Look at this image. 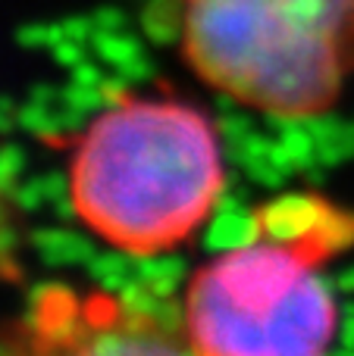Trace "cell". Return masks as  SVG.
<instances>
[{
	"instance_id": "19",
	"label": "cell",
	"mask_w": 354,
	"mask_h": 356,
	"mask_svg": "<svg viewBox=\"0 0 354 356\" xmlns=\"http://www.w3.org/2000/svg\"><path fill=\"white\" fill-rule=\"evenodd\" d=\"M56 116H60V125L66 135H79V131H85L88 125V116L91 113L82 110V106H72V104H56Z\"/></svg>"
},
{
	"instance_id": "21",
	"label": "cell",
	"mask_w": 354,
	"mask_h": 356,
	"mask_svg": "<svg viewBox=\"0 0 354 356\" xmlns=\"http://www.w3.org/2000/svg\"><path fill=\"white\" fill-rule=\"evenodd\" d=\"M129 88H132V81L125 79L123 72L104 75V81H100V94H104L107 106H113V104H123V100H129Z\"/></svg>"
},
{
	"instance_id": "27",
	"label": "cell",
	"mask_w": 354,
	"mask_h": 356,
	"mask_svg": "<svg viewBox=\"0 0 354 356\" xmlns=\"http://www.w3.org/2000/svg\"><path fill=\"white\" fill-rule=\"evenodd\" d=\"M50 213H54L60 222H72L75 216H82V213H79V203H75L72 194H66V197H60V200L50 203Z\"/></svg>"
},
{
	"instance_id": "4",
	"label": "cell",
	"mask_w": 354,
	"mask_h": 356,
	"mask_svg": "<svg viewBox=\"0 0 354 356\" xmlns=\"http://www.w3.org/2000/svg\"><path fill=\"white\" fill-rule=\"evenodd\" d=\"M263 238L261 216L251 213L248 207L236 209H213L207 219L204 232H201V247L210 257H223V253L242 250V247L254 244Z\"/></svg>"
},
{
	"instance_id": "7",
	"label": "cell",
	"mask_w": 354,
	"mask_h": 356,
	"mask_svg": "<svg viewBox=\"0 0 354 356\" xmlns=\"http://www.w3.org/2000/svg\"><path fill=\"white\" fill-rule=\"evenodd\" d=\"M135 275L148 282L157 297H176L182 282L188 278V263L185 257H176V253H167V257H157V250L135 253Z\"/></svg>"
},
{
	"instance_id": "16",
	"label": "cell",
	"mask_w": 354,
	"mask_h": 356,
	"mask_svg": "<svg viewBox=\"0 0 354 356\" xmlns=\"http://www.w3.org/2000/svg\"><path fill=\"white\" fill-rule=\"evenodd\" d=\"M217 131L223 141H242V138H248L251 131H254V119L248 116V113H220L217 119Z\"/></svg>"
},
{
	"instance_id": "10",
	"label": "cell",
	"mask_w": 354,
	"mask_h": 356,
	"mask_svg": "<svg viewBox=\"0 0 354 356\" xmlns=\"http://www.w3.org/2000/svg\"><path fill=\"white\" fill-rule=\"evenodd\" d=\"M163 297H157L154 291H151V284L135 275L116 294V309H119V316H123V322H151V325H154V313H157V303Z\"/></svg>"
},
{
	"instance_id": "1",
	"label": "cell",
	"mask_w": 354,
	"mask_h": 356,
	"mask_svg": "<svg viewBox=\"0 0 354 356\" xmlns=\"http://www.w3.org/2000/svg\"><path fill=\"white\" fill-rule=\"evenodd\" d=\"M223 144L204 113L176 100L104 106L82 131L72 197L94 232L154 253L210 219L226 188Z\"/></svg>"
},
{
	"instance_id": "30",
	"label": "cell",
	"mask_w": 354,
	"mask_h": 356,
	"mask_svg": "<svg viewBox=\"0 0 354 356\" xmlns=\"http://www.w3.org/2000/svg\"><path fill=\"white\" fill-rule=\"evenodd\" d=\"M238 100H242L238 94H232V91H226V88H220V94L213 97V110H217V113H232Z\"/></svg>"
},
{
	"instance_id": "3",
	"label": "cell",
	"mask_w": 354,
	"mask_h": 356,
	"mask_svg": "<svg viewBox=\"0 0 354 356\" xmlns=\"http://www.w3.org/2000/svg\"><path fill=\"white\" fill-rule=\"evenodd\" d=\"M82 350L98 353V356H151V353H185L192 344H179V338L163 334L151 322H123V328H107L98 332L82 344Z\"/></svg>"
},
{
	"instance_id": "17",
	"label": "cell",
	"mask_w": 354,
	"mask_h": 356,
	"mask_svg": "<svg viewBox=\"0 0 354 356\" xmlns=\"http://www.w3.org/2000/svg\"><path fill=\"white\" fill-rule=\"evenodd\" d=\"M245 172H248L251 181L261 184V188H282V181H286V172H282V169H276L273 163H270V156L251 160L248 166H245Z\"/></svg>"
},
{
	"instance_id": "28",
	"label": "cell",
	"mask_w": 354,
	"mask_h": 356,
	"mask_svg": "<svg viewBox=\"0 0 354 356\" xmlns=\"http://www.w3.org/2000/svg\"><path fill=\"white\" fill-rule=\"evenodd\" d=\"M29 100L44 104V106H56V104H60V91H56V88H50V85H44V81H38V85H31Z\"/></svg>"
},
{
	"instance_id": "5",
	"label": "cell",
	"mask_w": 354,
	"mask_h": 356,
	"mask_svg": "<svg viewBox=\"0 0 354 356\" xmlns=\"http://www.w3.org/2000/svg\"><path fill=\"white\" fill-rule=\"evenodd\" d=\"M31 247H35L38 259L50 269H63V266H88L98 253L91 238L69 228H35L31 232Z\"/></svg>"
},
{
	"instance_id": "23",
	"label": "cell",
	"mask_w": 354,
	"mask_h": 356,
	"mask_svg": "<svg viewBox=\"0 0 354 356\" xmlns=\"http://www.w3.org/2000/svg\"><path fill=\"white\" fill-rule=\"evenodd\" d=\"M63 25H66V35L79 44H91V38L98 35V22H94V16H66Z\"/></svg>"
},
{
	"instance_id": "26",
	"label": "cell",
	"mask_w": 354,
	"mask_h": 356,
	"mask_svg": "<svg viewBox=\"0 0 354 356\" xmlns=\"http://www.w3.org/2000/svg\"><path fill=\"white\" fill-rule=\"evenodd\" d=\"M72 81L75 85H85V88H100L104 69H100V63H94V60H82L79 66L72 69Z\"/></svg>"
},
{
	"instance_id": "32",
	"label": "cell",
	"mask_w": 354,
	"mask_h": 356,
	"mask_svg": "<svg viewBox=\"0 0 354 356\" xmlns=\"http://www.w3.org/2000/svg\"><path fill=\"white\" fill-rule=\"evenodd\" d=\"M16 113H6V110H0V135H10L13 129H16Z\"/></svg>"
},
{
	"instance_id": "29",
	"label": "cell",
	"mask_w": 354,
	"mask_h": 356,
	"mask_svg": "<svg viewBox=\"0 0 354 356\" xmlns=\"http://www.w3.org/2000/svg\"><path fill=\"white\" fill-rule=\"evenodd\" d=\"M16 244H19V234L13 232L10 225H3V222H0V266L10 263V253L16 250Z\"/></svg>"
},
{
	"instance_id": "15",
	"label": "cell",
	"mask_w": 354,
	"mask_h": 356,
	"mask_svg": "<svg viewBox=\"0 0 354 356\" xmlns=\"http://www.w3.org/2000/svg\"><path fill=\"white\" fill-rule=\"evenodd\" d=\"M6 197H10V203H13V207H19L22 213H38V209L47 203L41 184H38V178H29V181L13 184V188L6 191Z\"/></svg>"
},
{
	"instance_id": "11",
	"label": "cell",
	"mask_w": 354,
	"mask_h": 356,
	"mask_svg": "<svg viewBox=\"0 0 354 356\" xmlns=\"http://www.w3.org/2000/svg\"><path fill=\"white\" fill-rule=\"evenodd\" d=\"M16 122L22 131L35 138H44V141H54V138L66 135L60 125V116H56V106H44V104H35V100H25L16 113Z\"/></svg>"
},
{
	"instance_id": "20",
	"label": "cell",
	"mask_w": 354,
	"mask_h": 356,
	"mask_svg": "<svg viewBox=\"0 0 354 356\" xmlns=\"http://www.w3.org/2000/svg\"><path fill=\"white\" fill-rule=\"evenodd\" d=\"M116 72H123L125 79L132 81V85H144V81H154L157 66H154V60H151L148 54H141V56H135V60H132V63H125V66H119Z\"/></svg>"
},
{
	"instance_id": "24",
	"label": "cell",
	"mask_w": 354,
	"mask_h": 356,
	"mask_svg": "<svg viewBox=\"0 0 354 356\" xmlns=\"http://www.w3.org/2000/svg\"><path fill=\"white\" fill-rule=\"evenodd\" d=\"M94 22H98V31H123L125 29V13L119 10V6H98V10L91 13Z\"/></svg>"
},
{
	"instance_id": "14",
	"label": "cell",
	"mask_w": 354,
	"mask_h": 356,
	"mask_svg": "<svg viewBox=\"0 0 354 356\" xmlns=\"http://www.w3.org/2000/svg\"><path fill=\"white\" fill-rule=\"evenodd\" d=\"M60 104H72L88 113H100L107 106V100H104V94H100V88H85V85L69 81L66 88H60Z\"/></svg>"
},
{
	"instance_id": "31",
	"label": "cell",
	"mask_w": 354,
	"mask_h": 356,
	"mask_svg": "<svg viewBox=\"0 0 354 356\" xmlns=\"http://www.w3.org/2000/svg\"><path fill=\"white\" fill-rule=\"evenodd\" d=\"M66 25H63V19H60V22H50L47 25V47H56V44H60V41H66Z\"/></svg>"
},
{
	"instance_id": "6",
	"label": "cell",
	"mask_w": 354,
	"mask_h": 356,
	"mask_svg": "<svg viewBox=\"0 0 354 356\" xmlns=\"http://www.w3.org/2000/svg\"><path fill=\"white\" fill-rule=\"evenodd\" d=\"M185 10L188 0H148L141 6V31L151 44H176L185 38Z\"/></svg>"
},
{
	"instance_id": "12",
	"label": "cell",
	"mask_w": 354,
	"mask_h": 356,
	"mask_svg": "<svg viewBox=\"0 0 354 356\" xmlns=\"http://www.w3.org/2000/svg\"><path fill=\"white\" fill-rule=\"evenodd\" d=\"M154 325L160 328L163 334H169V338L188 334V307L185 303H179L176 297H163V300L157 303Z\"/></svg>"
},
{
	"instance_id": "8",
	"label": "cell",
	"mask_w": 354,
	"mask_h": 356,
	"mask_svg": "<svg viewBox=\"0 0 354 356\" xmlns=\"http://www.w3.org/2000/svg\"><path fill=\"white\" fill-rule=\"evenodd\" d=\"M85 269L107 294H119V291L135 278V253L125 250V247H119V250H104V253L98 250Z\"/></svg>"
},
{
	"instance_id": "22",
	"label": "cell",
	"mask_w": 354,
	"mask_h": 356,
	"mask_svg": "<svg viewBox=\"0 0 354 356\" xmlns=\"http://www.w3.org/2000/svg\"><path fill=\"white\" fill-rule=\"evenodd\" d=\"M50 54H54L56 66L75 69L82 60H85V44H79V41H72V38H66V41H60L56 47H50Z\"/></svg>"
},
{
	"instance_id": "13",
	"label": "cell",
	"mask_w": 354,
	"mask_h": 356,
	"mask_svg": "<svg viewBox=\"0 0 354 356\" xmlns=\"http://www.w3.org/2000/svg\"><path fill=\"white\" fill-rule=\"evenodd\" d=\"M22 169H25V150L19 144H3L0 147V194H6L19 181Z\"/></svg>"
},
{
	"instance_id": "9",
	"label": "cell",
	"mask_w": 354,
	"mask_h": 356,
	"mask_svg": "<svg viewBox=\"0 0 354 356\" xmlns=\"http://www.w3.org/2000/svg\"><path fill=\"white\" fill-rule=\"evenodd\" d=\"M91 47H94V56L113 69L125 66V63H132L135 56L144 54V41L129 35V31H98L91 38Z\"/></svg>"
},
{
	"instance_id": "33",
	"label": "cell",
	"mask_w": 354,
	"mask_h": 356,
	"mask_svg": "<svg viewBox=\"0 0 354 356\" xmlns=\"http://www.w3.org/2000/svg\"><path fill=\"white\" fill-rule=\"evenodd\" d=\"M339 288H342V291H354V269L342 272V278H339Z\"/></svg>"
},
{
	"instance_id": "35",
	"label": "cell",
	"mask_w": 354,
	"mask_h": 356,
	"mask_svg": "<svg viewBox=\"0 0 354 356\" xmlns=\"http://www.w3.org/2000/svg\"><path fill=\"white\" fill-rule=\"evenodd\" d=\"M0 222H3V207H0Z\"/></svg>"
},
{
	"instance_id": "34",
	"label": "cell",
	"mask_w": 354,
	"mask_h": 356,
	"mask_svg": "<svg viewBox=\"0 0 354 356\" xmlns=\"http://www.w3.org/2000/svg\"><path fill=\"white\" fill-rule=\"evenodd\" d=\"M6 350H10V347H6V344H0V353H6Z\"/></svg>"
},
{
	"instance_id": "18",
	"label": "cell",
	"mask_w": 354,
	"mask_h": 356,
	"mask_svg": "<svg viewBox=\"0 0 354 356\" xmlns=\"http://www.w3.org/2000/svg\"><path fill=\"white\" fill-rule=\"evenodd\" d=\"M38 184H41V191H44V197H47V203H54V200H60V197L72 194V175L60 172V169H50V172L38 175Z\"/></svg>"
},
{
	"instance_id": "25",
	"label": "cell",
	"mask_w": 354,
	"mask_h": 356,
	"mask_svg": "<svg viewBox=\"0 0 354 356\" xmlns=\"http://www.w3.org/2000/svg\"><path fill=\"white\" fill-rule=\"evenodd\" d=\"M16 44L22 47H47V25L44 22H25L16 29Z\"/></svg>"
},
{
	"instance_id": "2",
	"label": "cell",
	"mask_w": 354,
	"mask_h": 356,
	"mask_svg": "<svg viewBox=\"0 0 354 356\" xmlns=\"http://www.w3.org/2000/svg\"><path fill=\"white\" fill-rule=\"evenodd\" d=\"M320 244H254L217 257L188 284L192 350L213 356H317L339 334Z\"/></svg>"
}]
</instances>
